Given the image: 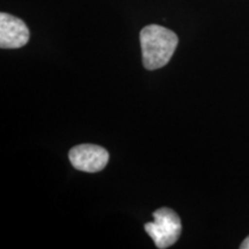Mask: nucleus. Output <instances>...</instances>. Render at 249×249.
Instances as JSON below:
<instances>
[{
    "instance_id": "nucleus-2",
    "label": "nucleus",
    "mask_w": 249,
    "mask_h": 249,
    "mask_svg": "<svg viewBox=\"0 0 249 249\" xmlns=\"http://www.w3.org/2000/svg\"><path fill=\"white\" fill-rule=\"evenodd\" d=\"M154 219L145 224L144 230L156 247L165 249L176 244L181 234V220L178 214L169 208H160L154 213Z\"/></svg>"
},
{
    "instance_id": "nucleus-4",
    "label": "nucleus",
    "mask_w": 249,
    "mask_h": 249,
    "mask_svg": "<svg viewBox=\"0 0 249 249\" xmlns=\"http://www.w3.org/2000/svg\"><path fill=\"white\" fill-rule=\"evenodd\" d=\"M29 37V29L21 18L0 13V48L20 49L27 44Z\"/></svg>"
},
{
    "instance_id": "nucleus-5",
    "label": "nucleus",
    "mask_w": 249,
    "mask_h": 249,
    "mask_svg": "<svg viewBox=\"0 0 249 249\" xmlns=\"http://www.w3.org/2000/svg\"><path fill=\"white\" fill-rule=\"evenodd\" d=\"M240 248L241 249H249V236H248V238L245 239L244 242H242V244L240 245Z\"/></svg>"
},
{
    "instance_id": "nucleus-3",
    "label": "nucleus",
    "mask_w": 249,
    "mask_h": 249,
    "mask_svg": "<svg viewBox=\"0 0 249 249\" xmlns=\"http://www.w3.org/2000/svg\"><path fill=\"white\" fill-rule=\"evenodd\" d=\"M70 161L76 170L82 172H99L107 165L108 152L107 149L96 144H80L68 152Z\"/></svg>"
},
{
    "instance_id": "nucleus-1",
    "label": "nucleus",
    "mask_w": 249,
    "mask_h": 249,
    "mask_svg": "<svg viewBox=\"0 0 249 249\" xmlns=\"http://www.w3.org/2000/svg\"><path fill=\"white\" fill-rule=\"evenodd\" d=\"M143 66L149 71L164 67L178 46L176 33L158 24H149L140 33Z\"/></svg>"
}]
</instances>
